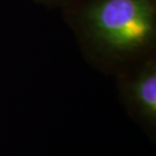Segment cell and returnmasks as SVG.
Returning a JSON list of instances; mask_svg holds the SVG:
<instances>
[{
  "label": "cell",
  "instance_id": "6da1fadb",
  "mask_svg": "<svg viewBox=\"0 0 156 156\" xmlns=\"http://www.w3.org/2000/svg\"><path fill=\"white\" fill-rule=\"evenodd\" d=\"M68 23L87 58L118 73L154 53L156 0H74Z\"/></svg>",
  "mask_w": 156,
  "mask_h": 156
},
{
  "label": "cell",
  "instance_id": "7a4b0ae2",
  "mask_svg": "<svg viewBox=\"0 0 156 156\" xmlns=\"http://www.w3.org/2000/svg\"><path fill=\"white\" fill-rule=\"evenodd\" d=\"M123 105L149 135L156 133V58L154 55L117 73Z\"/></svg>",
  "mask_w": 156,
  "mask_h": 156
},
{
  "label": "cell",
  "instance_id": "3957f363",
  "mask_svg": "<svg viewBox=\"0 0 156 156\" xmlns=\"http://www.w3.org/2000/svg\"><path fill=\"white\" fill-rule=\"evenodd\" d=\"M42 5L50 6V7H62L65 8L69 4H72L74 0H35Z\"/></svg>",
  "mask_w": 156,
  "mask_h": 156
}]
</instances>
